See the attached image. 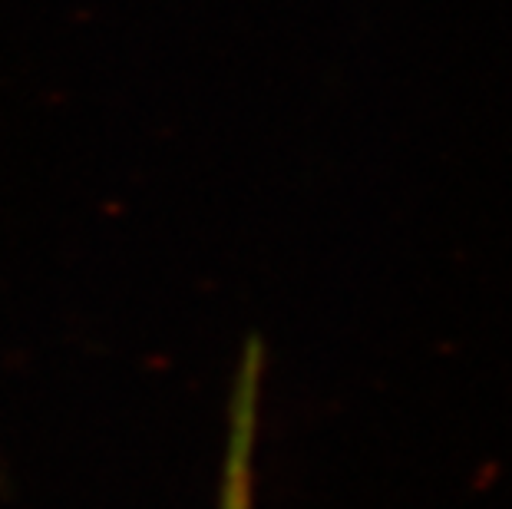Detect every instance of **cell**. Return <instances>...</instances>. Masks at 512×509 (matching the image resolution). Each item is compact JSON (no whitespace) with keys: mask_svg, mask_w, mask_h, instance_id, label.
<instances>
[{"mask_svg":"<svg viewBox=\"0 0 512 509\" xmlns=\"http://www.w3.org/2000/svg\"><path fill=\"white\" fill-rule=\"evenodd\" d=\"M261 387H265V348L258 338H248L232 377V394H228V437L215 509H255Z\"/></svg>","mask_w":512,"mask_h":509,"instance_id":"6da1fadb","label":"cell"}]
</instances>
